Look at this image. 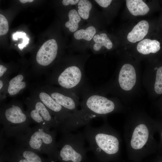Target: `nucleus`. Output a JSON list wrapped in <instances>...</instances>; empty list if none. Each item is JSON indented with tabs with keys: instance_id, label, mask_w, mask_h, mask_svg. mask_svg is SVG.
<instances>
[{
	"instance_id": "nucleus-1",
	"label": "nucleus",
	"mask_w": 162,
	"mask_h": 162,
	"mask_svg": "<svg viewBox=\"0 0 162 162\" xmlns=\"http://www.w3.org/2000/svg\"><path fill=\"white\" fill-rule=\"evenodd\" d=\"M123 128L129 159L141 162L145 158L158 152V142L154 137L157 132L155 120L143 110L135 109L131 112Z\"/></svg>"
},
{
	"instance_id": "nucleus-2",
	"label": "nucleus",
	"mask_w": 162,
	"mask_h": 162,
	"mask_svg": "<svg viewBox=\"0 0 162 162\" xmlns=\"http://www.w3.org/2000/svg\"><path fill=\"white\" fill-rule=\"evenodd\" d=\"M88 142V151L94 153L98 162H117L121 154L122 140L119 133L111 126L107 118L100 126L94 127L90 124L82 132Z\"/></svg>"
},
{
	"instance_id": "nucleus-3",
	"label": "nucleus",
	"mask_w": 162,
	"mask_h": 162,
	"mask_svg": "<svg viewBox=\"0 0 162 162\" xmlns=\"http://www.w3.org/2000/svg\"><path fill=\"white\" fill-rule=\"evenodd\" d=\"M89 56L90 55L83 52L69 57L65 65L52 74L53 83L63 89L80 96L83 89L88 84L84 67Z\"/></svg>"
},
{
	"instance_id": "nucleus-4",
	"label": "nucleus",
	"mask_w": 162,
	"mask_h": 162,
	"mask_svg": "<svg viewBox=\"0 0 162 162\" xmlns=\"http://www.w3.org/2000/svg\"><path fill=\"white\" fill-rule=\"evenodd\" d=\"M80 96L82 100L80 103L81 110L78 114L82 127L89 124L93 118L106 116L119 112L123 108L115 100L109 99L93 90L87 84L83 89Z\"/></svg>"
},
{
	"instance_id": "nucleus-5",
	"label": "nucleus",
	"mask_w": 162,
	"mask_h": 162,
	"mask_svg": "<svg viewBox=\"0 0 162 162\" xmlns=\"http://www.w3.org/2000/svg\"><path fill=\"white\" fill-rule=\"evenodd\" d=\"M32 123L20 102H11L1 107L0 123L7 138L14 137L15 140L20 138L30 130L29 125Z\"/></svg>"
},
{
	"instance_id": "nucleus-6",
	"label": "nucleus",
	"mask_w": 162,
	"mask_h": 162,
	"mask_svg": "<svg viewBox=\"0 0 162 162\" xmlns=\"http://www.w3.org/2000/svg\"><path fill=\"white\" fill-rule=\"evenodd\" d=\"M57 132L54 129L50 130L37 125L15 141L16 145L28 148L39 154H46L50 160L57 162Z\"/></svg>"
},
{
	"instance_id": "nucleus-7",
	"label": "nucleus",
	"mask_w": 162,
	"mask_h": 162,
	"mask_svg": "<svg viewBox=\"0 0 162 162\" xmlns=\"http://www.w3.org/2000/svg\"><path fill=\"white\" fill-rule=\"evenodd\" d=\"M82 132L62 134L57 142V161L60 162H84L87 159V147Z\"/></svg>"
},
{
	"instance_id": "nucleus-8",
	"label": "nucleus",
	"mask_w": 162,
	"mask_h": 162,
	"mask_svg": "<svg viewBox=\"0 0 162 162\" xmlns=\"http://www.w3.org/2000/svg\"><path fill=\"white\" fill-rule=\"evenodd\" d=\"M25 103L27 106L26 112L32 122L47 130L53 128L58 132L59 124L38 98L28 99Z\"/></svg>"
},
{
	"instance_id": "nucleus-9",
	"label": "nucleus",
	"mask_w": 162,
	"mask_h": 162,
	"mask_svg": "<svg viewBox=\"0 0 162 162\" xmlns=\"http://www.w3.org/2000/svg\"><path fill=\"white\" fill-rule=\"evenodd\" d=\"M0 162H56L39 154L16 144L8 145L0 151Z\"/></svg>"
},
{
	"instance_id": "nucleus-10",
	"label": "nucleus",
	"mask_w": 162,
	"mask_h": 162,
	"mask_svg": "<svg viewBox=\"0 0 162 162\" xmlns=\"http://www.w3.org/2000/svg\"><path fill=\"white\" fill-rule=\"evenodd\" d=\"M47 92L58 104L68 111L75 113L80 105L79 96L61 88L48 86Z\"/></svg>"
},
{
	"instance_id": "nucleus-11",
	"label": "nucleus",
	"mask_w": 162,
	"mask_h": 162,
	"mask_svg": "<svg viewBox=\"0 0 162 162\" xmlns=\"http://www.w3.org/2000/svg\"><path fill=\"white\" fill-rule=\"evenodd\" d=\"M99 31L98 28L93 22L82 26L73 34V49L81 53L85 52L91 42Z\"/></svg>"
},
{
	"instance_id": "nucleus-12",
	"label": "nucleus",
	"mask_w": 162,
	"mask_h": 162,
	"mask_svg": "<svg viewBox=\"0 0 162 162\" xmlns=\"http://www.w3.org/2000/svg\"><path fill=\"white\" fill-rule=\"evenodd\" d=\"M38 98L49 110L60 125L73 114V112L68 111L57 103L44 90L38 92Z\"/></svg>"
},
{
	"instance_id": "nucleus-13",
	"label": "nucleus",
	"mask_w": 162,
	"mask_h": 162,
	"mask_svg": "<svg viewBox=\"0 0 162 162\" xmlns=\"http://www.w3.org/2000/svg\"><path fill=\"white\" fill-rule=\"evenodd\" d=\"M136 79V74L134 67L130 64H125L121 67L113 86L116 85L115 86H118L123 90L129 91L135 86Z\"/></svg>"
},
{
	"instance_id": "nucleus-14",
	"label": "nucleus",
	"mask_w": 162,
	"mask_h": 162,
	"mask_svg": "<svg viewBox=\"0 0 162 162\" xmlns=\"http://www.w3.org/2000/svg\"><path fill=\"white\" fill-rule=\"evenodd\" d=\"M58 47L56 41L52 39L45 42L37 52L36 60L38 64L42 66H47L56 58Z\"/></svg>"
},
{
	"instance_id": "nucleus-15",
	"label": "nucleus",
	"mask_w": 162,
	"mask_h": 162,
	"mask_svg": "<svg viewBox=\"0 0 162 162\" xmlns=\"http://www.w3.org/2000/svg\"><path fill=\"white\" fill-rule=\"evenodd\" d=\"M112 42L105 32L98 31L94 36L89 48L94 54H98L102 52L104 48L108 50L113 47Z\"/></svg>"
},
{
	"instance_id": "nucleus-16",
	"label": "nucleus",
	"mask_w": 162,
	"mask_h": 162,
	"mask_svg": "<svg viewBox=\"0 0 162 162\" xmlns=\"http://www.w3.org/2000/svg\"><path fill=\"white\" fill-rule=\"evenodd\" d=\"M149 25L145 20H142L138 23L128 34L127 39L132 43H135L142 40L147 34Z\"/></svg>"
},
{
	"instance_id": "nucleus-17",
	"label": "nucleus",
	"mask_w": 162,
	"mask_h": 162,
	"mask_svg": "<svg viewBox=\"0 0 162 162\" xmlns=\"http://www.w3.org/2000/svg\"><path fill=\"white\" fill-rule=\"evenodd\" d=\"M75 6L78 13L83 20L88 22H93L95 10L91 1L88 0H79Z\"/></svg>"
},
{
	"instance_id": "nucleus-18",
	"label": "nucleus",
	"mask_w": 162,
	"mask_h": 162,
	"mask_svg": "<svg viewBox=\"0 0 162 162\" xmlns=\"http://www.w3.org/2000/svg\"><path fill=\"white\" fill-rule=\"evenodd\" d=\"M160 49V43L158 41L149 39L142 40L138 43L136 46L138 52L144 55L156 53Z\"/></svg>"
},
{
	"instance_id": "nucleus-19",
	"label": "nucleus",
	"mask_w": 162,
	"mask_h": 162,
	"mask_svg": "<svg viewBox=\"0 0 162 162\" xmlns=\"http://www.w3.org/2000/svg\"><path fill=\"white\" fill-rule=\"evenodd\" d=\"M126 4L130 13L135 16H143L149 10L147 4L142 0H127Z\"/></svg>"
},
{
	"instance_id": "nucleus-20",
	"label": "nucleus",
	"mask_w": 162,
	"mask_h": 162,
	"mask_svg": "<svg viewBox=\"0 0 162 162\" xmlns=\"http://www.w3.org/2000/svg\"><path fill=\"white\" fill-rule=\"evenodd\" d=\"M68 20L65 23V27L71 33H74L81 26L82 20L78 13L76 8L71 9L68 14Z\"/></svg>"
},
{
	"instance_id": "nucleus-21",
	"label": "nucleus",
	"mask_w": 162,
	"mask_h": 162,
	"mask_svg": "<svg viewBox=\"0 0 162 162\" xmlns=\"http://www.w3.org/2000/svg\"><path fill=\"white\" fill-rule=\"evenodd\" d=\"M24 79L23 75L20 74L10 80L7 88L8 93L9 95H16L25 88L26 83L23 81Z\"/></svg>"
},
{
	"instance_id": "nucleus-22",
	"label": "nucleus",
	"mask_w": 162,
	"mask_h": 162,
	"mask_svg": "<svg viewBox=\"0 0 162 162\" xmlns=\"http://www.w3.org/2000/svg\"><path fill=\"white\" fill-rule=\"evenodd\" d=\"M154 88L156 93L159 94H162V66L157 70Z\"/></svg>"
},
{
	"instance_id": "nucleus-23",
	"label": "nucleus",
	"mask_w": 162,
	"mask_h": 162,
	"mask_svg": "<svg viewBox=\"0 0 162 162\" xmlns=\"http://www.w3.org/2000/svg\"><path fill=\"white\" fill-rule=\"evenodd\" d=\"M22 38L23 39L22 43L18 45L19 48L22 50L28 44L29 39L26 36V34L24 32H17L13 34V38L14 40H17L18 38Z\"/></svg>"
},
{
	"instance_id": "nucleus-24",
	"label": "nucleus",
	"mask_w": 162,
	"mask_h": 162,
	"mask_svg": "<svg viewBox=\"0 0 162 162\" xmlns=\"http://www.w3.org/2000/svg\"><path fill=\"white\" fill-rule=\"evenodd\" d=\"M157 132L159 135V141L158 143V154H162V120H155Z\"/></svg>"
},
{
	"instance_id": "nucleus-25",
	"label": "nucleus",
	"mask_w": 162,
	"mask_h": 162,
	"mask_svg": "<svg viewBox=\"0 0 162 162\" xmlns=\"http://www.w3.org/2000/svg\"><path fill=\"white\" fill-rule=\"evenodd\" d=\"M9 30L8 21L5 17L2 14H0V35L6 34Z\"/></svg>"
},
{
	"instance_id": "nucleus-26",
	"label": "nucleus",
	"mask_w": 162,
	"mask_h": 162,
	"mask_svg": "<svg viewBox=\"0 0 162 162\" xmlns=\"http://www.w3.org/2000/svg\"><path fill=\"white\" fill-rule=\"evenodd\" d=\"M79 0H63L62 1V4L65 6L69 5L70 6H75L79 2Z\"/></svg>"
},
{
	"instance_id": "nucleus-27",
	"label": "nucleus",
	"mask_w": 162,
	"mask_h": 162,
	"mask_svg": "<svg viewBox=\"0 0 162 162\" xmlns=\"http://www.w3.org/2000/svg\"><path fill=\"white\" fill-rule=\"evenodd\" d=\"M7 68L4 65L0 64V77L1 78L6 74L7 71Z\"/></svg>"
},
{
	"instance_id": "nucleus-28",
	"label": "nucleus",
	"mask_w": 162,
	"mask_h": 162,
	"mask_svg": "<svg viewBox=\"0 0 162 162\" xmlns=\"http://www.w3.org/2000/svg\"><path fill=\"white\" fill-rule=\"evenodd\" d=\"M151 162H162V154H158Z\"/></svg>"
},
{
	"instance_id": "nucleus-29",
	"label": "nucleus",
	"mask_w": 162,
	"mask_h": 162,
	"mask_svg": "<svg viewBox=\"0 0 162 162\" xmlns=\"http://www.w3.org/2000/svg\"><path fill=\"white\" fill-rule=\"evenodd\" d=\"M84 162H98V161L96 159L94 158L93 159H91L88 158Z\"/></svg>"
},
{
	"instance_id": "nucleus-30",
	"label": "nucleus",
	"mask_w": 162,
	"mask_h": 162,
	"mask_svg": "<svg viewBox=\"0 0 162 162\" xmlns=\"http://www.w3.org/2000/svg\"><path fill=\"white\" fill-rule=\"evenodd\" d=\"M34 1L33 0H20V1L22 3L24 4L27 2H32Z\"/></svg>"
},
{
	"instance_id": "nucleus-31",
	"label": "nucleus",
	"mask_w": 162,
	"mask_h": 162,
	"mask_svg": "<svg viewBox=\"0 0 162 162\" xmlns=\"http://www.w3.org/2000/svg\"><path fill=\"white\" fill-rule=\"evenodd\" d=\"M4 86V82L2 80H0V90L2 89Z\"/></svg>"
},
{
	"instance_id": "nucleus-32",
	"label": "nucleus",
	"mask_w": 162,
	"mask_h": 162,
	"mask_svg": "<svg viewBox=\"0 0 162 162\" xmlns=\"http://www.w3.org/2000/svg\"><path fill=\"white\" fill-rule=\"evenodd\" d=\"M134 162V161H132V162Z\"/></svg>"
}]
</instances>
